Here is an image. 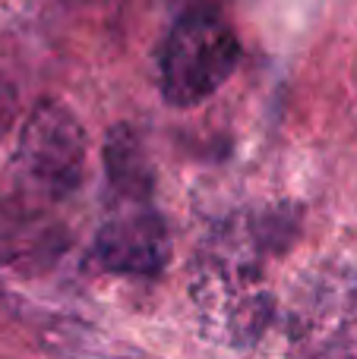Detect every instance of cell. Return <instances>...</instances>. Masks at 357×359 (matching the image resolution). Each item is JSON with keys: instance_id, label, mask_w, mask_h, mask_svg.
<instances>
[{"instance_id": "5", "label": "cell", "mask_w": 357, "mask_h": 359, "mask_svg": "<svg viewBox=\"0 0 357 359\" xmlns=\"http://www.w3.org/2000/svg\"><path fill=\"white\" fill-rule=\"evenodd\" d=\"M92 259L111 274L155 278L171 259V233L155 198L111 196L105 221L95 230Z\"/></svg>"}, {"instance_id": "8", "label": "cell", "mask_w": 357, "mask_h": 359, "mask_svg": "<svg viewBox=\"0 0 357 359\" xmlns=\"http://www.w3.org/2000/svg\"><path fill=\"white\" fill-rule=\"evenodd\" d=\"M19 114V98H16V86H13L10 79H4L0 76V139L10 133L13 120H16Z\"/></svg>"}, {"instance_id": "3", "label": "cell", "mask_w": 357, "mask_h": 359, "mask_svg": "<svg viewBox=\"0 0 357 359\" xmlns=\"http://www.w3.org/2000/svg\"><path fill=\"white\" fill-rule=\"evenodd\" d=\"M291 359H357V271L348 265L313 268L288 306Z\"/></svg>"}, {"instance_id": "2", "label": "cell", "mask_w": 357, "mask_h": 359, "mask_svg": "<svg viewBox=\"0 0 357 359\" xmlns=\"http://www.w3.org/2000/svg\"><path fill=\"white\" fill-rule=\"evenodd\" d=\"M240 63V38L221 13L187 10L158 50V86L168 104L196 107L209 101Z\"/></svg>"}, {"instance_id": "6", "label": "cell", "mask_w": 357, "mask_h": 359, "mask_svg": "<svg viewBox=\"0 0 357 359\" xmlns=\"http://www.w3.org/2000/svg\"><path fill=\"white\" fill-rule=\"evenodd\" d=\"M70 246V230L57 217L25 202L0 205V265L16 271H44Z\"/></svg>"}, {"instance_id": "1", "label": "cell", "mask_w": 357, "mask_h": 359, "mask_svg": "<svg viewBox=\"0 0 357 359\" xmlns=\"http://www.w3.org/2000/svg\"><path fill=\"white\" fill-rule=\"evenodd\" d=\"M294 233L297 215L275 205L221 224L206 240L193 262V299L215 337L234 347L263 337L275 316L263 268L294 243Z\"/></svg>"}, {"instance_id": "7", "label": "cell", "mask_w": 357, "mask_h": 359, "mask_svg": "<svg viewBox=\"0 0 357 359\" xmlns=\"http://www.w3.org/2000/svg\"><path fill=\"white\" fill-rule=\"evenodd\" d=\"M101 158H105V177L111 196H124V198L155 196V174H152L149 155H145L133 126L126 123L114 126L105 139Z\"/></svg>"}, {"instance_id": "4", "label": "cell", "mask_w": 357, "mask_h": 359, "mask_svg": "<svg viewBox=\"0 0 357 359\" xmlns=\"http://www.w3.org/2000/svg\"><path fill=\"white\" fill-rule=\"evenodd\" d=\"M86 130L60 101H38L19 133L16 174L32 198L60 202L73 196L86 170Z\"/></svg>"}]
</instances>
